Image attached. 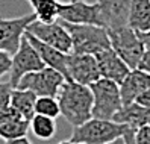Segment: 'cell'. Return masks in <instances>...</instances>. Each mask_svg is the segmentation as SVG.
<instances>
[{"label": "cell", "instance_id": "ba28073f", "mask_svg": "<svg viewBox=\"0 0 150 144\" xmlns=\"http://www.w3.org/2000/svg\"><path fill=\"white\" fill-rule=\"evenodd\" d=\"M37 20L33 12L15 18H0V52L14 56L29 26Z\"/></svg>", "mask_w": 150, "mask_h": 144}, {"label": "cell", "instance_id": "52a82bcc", "mask_svg": "<svg viewBox=\"0 0 150 144\" xmlns=\"http://www.w3.org/2000/svg\"><path fill=\"white\" fill-rule=\"evenodd\" d=\"M46 65L41 61L38 52L33 49V46L29 43L28 38L23 37L18 50L12 56V65H11L9 80L8 82L12 88H17L23 76H26L28 73H33V71H40Z\"/></svg>", "mask_w": 150, "mask_h": 144}, {"label": "cell", "instance_id": "e0dca14e", "mask_svg": "<svg viewBox=\"0 0 150 144\" xmlns=\"http://www.w3.org/2000/svg\"><path fill=\"white\" fill-rule=\"evenodd\" d=\"M127 26L135 32H146L150 29V0H132Z\"/></svg>", "mask_w": 150, "mask_h": 144}, {"label": "cell", "instance_id": "f546056e", "mask_svg": "<svg viewBox=\"0 0 150 144\" xmlns=\"http://www.w3.org/2000/svg\"><path fill=\"white\" fill-rule=\"evenodd\" d=\"M5 144H32V141H30L28 137H23V138H17V140L5 141Z\"/></svg>", "mask_w": 150, "mask_h": 144}, {"label": "cell", "instance_id": "8992f818", "mask_svg": "<svg viewBox=\"0 0 150 144\" xmlns=\"http://www.w3.org/2000/svg\"><path fill=\"white\" fill-rule=\"evenodd\" d=\"M64 84L65 77L58 70L44 67L40 71H33L23 76L17 88L29 89L33 94H37V97H58Z\"/></svg>", "mask_w": 150, "mask_h": 144}, {"label": "cell", "instance_id": "7402d4cb", "mask_svg": "<svg viewBox=\"0 0 150 144\" xmlns=\"http://www.w3.org/2000/svg\"><path fill=\"white\" fill-rule=\"evenodd\" d=\"M35 114L44 115L49 118H58L61 115V108L56 97H38L35 103Z\"/></svg>", "mask_w": 150, "mask_h": 144}, {"label": "cell", "instance_id": "ffe728a7", "mask_svg": "<svg viewBox=\"0 0 150 144\" xmlns=\"http://www.w3.org/2000/svg\"><path fill=\"white\" fill-rule=\"evenodd\" d=\"M29 2L37 20L42 23H53L59 20V0H26Z\"/></svg>", "mask_w": 150, "mask_h": 144}, {"label": "cell", "instance_id": "9a60e30c", "mask_svg": "<svg viewBox=\"0 0 150 144\" xmlns=\"http://www.w3.org/2000/svg\"><path fill=\"white\" fill-rule=\"evenodd\" d=\"M147 88H150V74L139 68L130 70L125 80L120 84V94L123 105L134 103L135 99Z\"/></svg>", "mask_w": 150, "mask_h": 144}, {"label": "cell", "instance_id": "4fadbf2b", "mask_svg": "<svg viewBox=\"0 0 150 144\" xmlns=\"http://www.w3.org/2000/svg\"><path fill=\"white\" fill-rule=\"evenodd\" d=\"M24 37L29 40V43L33 46V49L38 52V55L41 58V61L44 62L46 67L55 68L58 70L61 74L65 77V80H68V71H67V53H62L53 47L47 46V44L41 43L38 38H35L32 33L26 32Z\"/></svg>", "mask_w": 150, "mask_h": 144}, {"label": "cell", "instance_id": "1f68e13d", "mask_svg": "<svg viewBox=\"0 0 150 144\" xmlns=\"http://www.w3.org/2000/svg\"><path fill=\"white\" fill-rule=\"evenodd\" d=\"M58 144H81V143H73V141L67 140V141H61V143H58Z\"/></svg>", "mask_w": 150, "mask_h": 144}, {"label": "cell", "instance_id": "83f0119b", "mask_svg": "<svg viewBox=\"0 0 150 144\" xmlns=\"http://www.w3.org/2000/svg\"><path fill=\"white\" fill-rule=\"evenodd\" d=\"M138 37L141 40V43H143V46L146 50H150V29L146 31V32H137Z\"/></svg>", "mask_w": 150, "mask_h": 144}, {"label": "cell", "instance_id": "7c38bea8", "mask_svg": "<svg viewBox=\"0 0 150 144\" xmlns=\"http://www.w3.org/2000/svg\"><path fill=\"white\" fill-rule=\"evenodd\" d=\"M94 56H96V61H97V67H99L100 76L103 79H109L112 82L120 85L123 80H125V77L129 74L130 68L127 67L126 62L112 50V47L97 53Z\"/></svg>", "mask_w": 150, "mask_h": 144}, {"label": "cell", "instance_id": "d6a6232c", "mask_svg": "<svg viewBox=\"0 0 150 144\" xmlns=\"http://www.w3.org/2000/svg\"><path fill=\"white\" fill-rule=\"evenodd\" d=\"M68 2H88V0H68Z\"/></svg>", "mask_w": 150, "mask_h": 144}, {"label": "cell", "instance_id": "44dd1931", "mask_svg": "<svg viewBox=\"0 0 150 144\" xmlns=\"http://www.w3.org/2000/svg\"><path fill=\"white\" fill-rule=\"evenodd\" d=\"M30 131L41 140H50L56 133V120L35 114L30 120Z\"/></svg>", "mask_w": 150, "mask_h": 144}, {"label": "cell", "instance_id": "484cf974", "mask_svg": "<svg viewBox=\"0 0 150 144\" xmlns=\"http://www.w3.org/2000/svg\"><path fill=\"white\" fill-rule=\"evenodd\" d=\"M135 103L144 106V108H150V88L144 89V91L135 99Z\"/></svg>", "mask_w": 150, "mask_h": 144}, {"label": "cell", "instance_id": "cb8c5ba5", "mask_svg": "<svg viewBox=\"0 0 150 144\" xmlns=\"http://www.w3.org/2000/svg\"><path fill=\"white\" fill-rule=\"evenodd\" d=\"M135 143L137 144H150V124L135 131Z\"/></svg>", "mask_w": 150, "mask_h": 144}, {"label": "cell", "instance_id": "7a4b0ae2", "mask_svg": "<svg viewBox=\"0 0 150 144\" xmlns=\"http://www.w3.org/2000/svg\"><path fill=\"white\" fill-rule=\"evenodd\" d=\"M70 33L73 53L77 55H97L111 47L108 29L93 24H71L59 20Z\"/></svg>", "mask_w": 150, "mask_h": 144}, {"label": "cell", "instance_id": "8fae6325", "mask_svg": "<svg viewBox=\"0 0 150 144\" xmlns=\"http://www.w3.org/2000/svg\"><path fill=\"white\" fill-rule=\"evenodd\" d=\"M67 71H68V80H73V82L86 85V87H90L91 84L97 82L102 77L94 55L68 53Z\"/></svg>", "mask_w": 150, "mask_h": 144}, {"label": "cell", "instance_id": "277c9868", "mask_svg": "<svg viewBox=\"0 0 150 144\" xmlns=\"http://www.w3.org/2000/svg\"><path fill=\"white\" fill-rule=\"evenodd\" d=\"M90 88L93 93V118L112 120L123 108L120 85L100 77L97 82L91 84Z\"/></svg>", "mask_w": 150, "mask_h": 144}, {"label": "cell", "instance_id": "603a6c76", "mask_svg": "<svg viewBox=\"0 0 150 144\" xmlns=\"http://www.w3.org/2000/svg\"><path fill=\"white\" fill-rule=\"evenodd\" d=\"M12 89L14 88L9 85V82H0V115L11 108Z\"/></svg>", "mask_w": 150, "mask_h": 144}, {"label": "cell", "instance_id": "ac0fdd59", "mask_svg": "<svg viewBox=\"0 0 150 144\" xmlns=\"http://www.w3.org/2000/svg\"><path fill=\"white\" fill-rule=\"evenodd\" d=\"M37 94H33L29 89H20L14 88L11 94V109L17 114H20L23 118L32 120L35 115V103H37Z\"/></svg>", "mask_w": 150, "mask_h": 144}, {"label": "cell", "instance_id": "5b68a950", "mask_svg": "<svg viewBox=\"0 0 150 144\" xmlns=\"http://www.w3.org/2000/svg\"><path fill=\"white\" fill-rule=\"evenodd\" d=\"M108 35L112 50L126 62L130 70L138 68L139 61L146 52L138 33L126 24L121 28L108 29Z\"/></svg>", "mask_w": 150, "mask_h": 144}, {"label": "cell", "instance_id": "30bf717a", "mask_svg": "<svg viewBox=\"0 0 150 144\" xmlns=\"http://www.w3.org/2000/svg\"><path fill=\"white\" fill-rule=\"evenodd\" d=\"M59 20L71 24H93L105 28L100 5L94 2H68L59 5Z\"/></svg>", "mask_w": 150, "mask_h": 144}, {"label": "cell", "instance_id": "3957f363", "mask_svg": "<svg viewBox=\"0 0 150 144\" xmlns=\"http://www.w3.org/2000/svg\"><path fill=\"white\" fill-rule=\"evenodd\" d=\"M127 126L115 123L112 120L91 118L82 126L74 128L70 141L81 144H106L117 138H121L127 132Z\"/></svg>", "mask_w": 150, "mask_h": 144}, {"label": "cell", "instance_id": "4316f807", "mask_svg": "<svg viewBox=\"0 0 150 144\" xmlns=\"http://www.w3.org/2000/svg\"><path fill=\"white\" fill-rule=\"evenodd\" d=\"M138 68L150 74V50H146V52H144L143 58H141V61H139Z\"/></svg>", "mask_w": 150, "mask_h": 144}, {"label": "cell", "instance_id": "2e32d148", "mask_svg": "<svg viewBox=\"0 0 150 144\" xmlns=\"http://www.w3.org/2000/svg\"><path fill=\"white\" fill-rule=\"evenodd\" d=\"M112 121L127 126L132 131H138L146 124H150V108H144L138 103L123 105L121 109L114 115Z\"/></svg>", "mask_w": 150, "mask_h": 144}, {"label": "cell", "instance_id": "d6986e66", "mask_svg": "<svg viewBox=\"0 0 150 144\" xmlns=\"http://www.w3.org/2000/svg\"><path fill=\"white\" fill-rule=\"evenodd\" d=\"M29 128H30V121L23 118L20 114H17L12 109L11 117L0 124V138L5 140V141L23 138L28 135Z\"/></svg>", "mask_w": 150, "mask_h": 144}, {"label": "cell", "instance_id": "5bb4252c", "mask_svg": "<svg viewBox=\"0 0 150 144\" xmlns=\"http://www.w3.org/2000/svg\"><path fill=\"white\" fill-rule=\"evenodd\" d=\"M100 5L105 28L115 29L127 24L129 6L132 0H96Z\"/></svg>", "mask_w": 150, "mask_h": 144}, {"label": "cell", "instance_id": "4dcf8cb0", "mask_svg": "<svg viewBox=\"0 0 150 144\" xmlns=\"http://www.w3.org/2000/svg\"><path fill=\"white\" fill-rule=\"evenodd\" d=\"M106 144H125V138H117V140H114V141H111V143H106Z\"/></svg>", "mask_w": 150, "mask_h": 144}, {"label": "cell", "instance_id": "d4e9b609", "mask_svg": "<svg viewBox=\"0 0 150 144\" xmlns=\"http://www.w3.org/2000/svg\"><path fill=\"white\" fill-rule=\"evenodd\" d=\"M11 65H12V56L5 52H0V77L9 73Z\"/></svg>", "mask_w": 150, "mask_h": 144}, {"label": "cell", "instance_id": "6da1fadb", "mask_svg": "<svg viewBox=\"0 0 150 144\" xmlns=\"http://www.w3.org/2000/svg\"><path fill=\"white\" fill-rule=\"evenodd\" d=\"M61 115L73 126H82L93 118V93L91 88L73 80H65L58 94Z\"/></svg>", "mask_w": 150, "mask_h": 144}, {"label": "cell", "instance_id": "f1b7e54d", "mask_svg": "<svg viewBox=\"0 0 150 144\" xmlns=\"http://www.w3.org/2000/svg\"><path fill=\"white\" fill-rule=\"evenodd\" d=\"M123 138H125V144H137L135 143V132L132 129H127V132L123 135Z\"/></svg>", "mask_w": 150, "mask_h": 144}, {"label": "cell", "instance_id": "9c48e42d", "mask_svg": "<svg viewBox=\"0 0 150 144\" xmlns=\"http://www.w3.org/2000/svg\"><path fill=\"white\" fill-rule=\"evenodd\" d=\"M26 32L32 33L35 38H38L41 43L47 44V46L53 47L62 53H73V44L70 33L64 28L61 21H53V23H42L35 20Z\"/></svg>", "mask_w": 150, "mask_h": 144}]
</instances>
